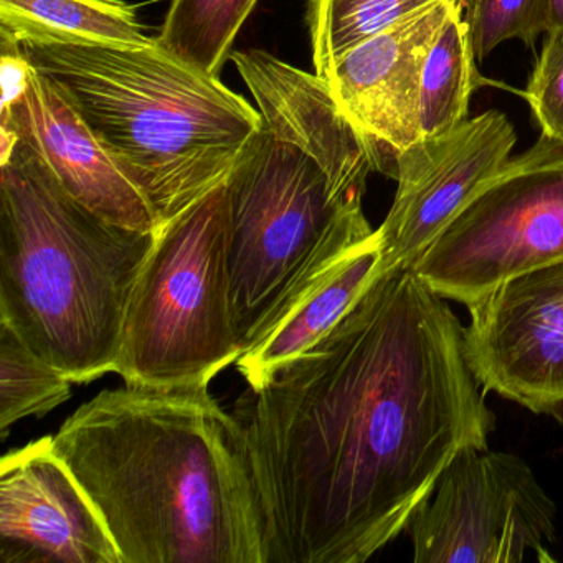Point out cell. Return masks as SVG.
<instances>
[{
    "label": "cell",
    "mask_w": 563,
    "mask_h": 563,
    "mask_svg": "<svg viewBox=\"0 0 563 563\" xmlns=\"http://www.w3.org/2000/svg\"><path fill=\"white\" fill-rule=\"evenodd\" d=\"M464 347L484 390L563 424V260L467 302Z\"/></svg>",
    "instance_id": "cell-9"
},
{
    "label": "cell",
    "mask_w": 563,
    "mask_h": 563,
    "mask_svg": "<svg viewBox=\"0 0 563 563\" xmlns=\"http://www.w3.org/2000/svg\"><path fill=\"white\" fill-rule=\"evenodd\" d=\"M209 385L124 382L52 437L121 563H266L242 431Z\"/></svg>",
    "instance_id": "cell-2"
},
{
    "label": "cell",
    "mask_w": 563,
    "mask_h": 563,
    "mask_svg": "<svg viewBox=\"0 0 563 563\" xmlns=\"http://www.w3.org/2000/svg\"><path fill=\"white\" fill-rule=\"evenodd\" d=\"M555 504L526 461L466 446L444 467L407 530L417 563H519L550 560Z\"/></svg>",
    "instance_id": "cell-8"
},
{
    "label": "cell",
    "mask_w": 563,
    "mask_h": 563,
    "mask_svg": "<svg viewBox=\"0 0 563 563\" xmlns=\"http://www.w3.org/2000/svg\"><path fill=\"white\" fill-rule=\"evenodd\" d=\"M227 183L161 227L128 302L114 374L130 384H210L235 364Z\"/></svg>",
    "instance_id": "cell-6"
},
{
    "label": "cell",
    "mask_w": 563,
    "mask_h": 563,
    "mask_svg": "<svg viewBox=\"0 0 563 563\" xmlns=\"http://www.w3.org/2000/svg\"><path fill=\"white\" fill-rule=\"evenodd\" d=\"M0 133L27 144L78 202L108 222L159 230L140 190L121 173L84 118L27 62L18 90L2 98Z\"/></svg>",
    "instance_id": "cell-13"
},
{
    "label": "cell",
    "mask_w": 563,
    "mask_h": 563,
    "mask_svg": "<svg viewBox=\"0 0 563 563\" xmlns=\"http://www.w3.org/2000/svg\"><path fill=\"white\" fill-rule=\"evenodd\" d=\"M516 143L509 118L490 110L444 136L420 140L401 151L397 196L377 229L378 272L410 268L481 184L509 161Z\"/></svg>",
    "instance_id": "cell-10"
},
{
    "label": "cell",
    "mask_w": 563,
    "mask_h": 563,
    "mask_svg": "<svg viewBox=\"0 0 563 563\" xmlns=\"http://www.w3.org/2000/svg\"><path fill=\"white\" fill-rule=\"evenodd\" d=\"M563 260V141L540 134L481 184L410 266L444 299L467 302L510 276Z\"/></svg>",
    "instance_id": "cell-7"
},
{
    "label": "cell",
    "mask_w": 563,
    "mask_h": 563,
    "mask_svg": "<svg viewBox=\"0 0 563 563\" xmlns=\"http://www.w3.org/2000/svg\"><path fill=\"white\" fill-rule=\"evenodd\" d=\"M549 8V31L563 29V0H547Z\"/></svg>",
    "instance_id": "cell-22"
},
{
    "label": "cell",
    "mask_w": 563,
    "mask_h": 563,
    "mask_svg": "<svg viewBox=\"0 0 563 563\" xmlns=\"http://www.w3.org/2000/svg\"><path fill=\"white\" fill-rule=\"evenodd\" d=\"M464 328L413 269L378 272L344 318L232 415L266 563H362L407 530L444 467L494 428Z\"/></svg>",
    "instance_id": "cell-1"
},
{
    "label": "cell",
    "mask_w": 563,
    "mask_h": 563,
    "mask_svg": "<svg viewBox=\"0 0 563 563\" xmlns=\"http://www.w3.org/2000/svg\"><path fill=\"white\" fill-rule=\"evenodd\" d=\"M434 0L328 65L324 78L345 117L372 141L395 179L397 156L420 141L418 103L424 62L457 5Z\"/></svg>",
    "instance_id": "cell-11"
},
{
    "label": "cell",
    "mask_w": 563,
    "mask_h": 563,
    "mask_svg": "<svg viewBox=\"0 0 563 563\" xmlns=\"http://www.w3.org/2000/svg\"><path fill=\"white\" fill-rule=\"evenodd\" d=\"M464 4L451 12L438 34L421 75L418 128L420 140L444 136L470 120L474 91L493 85L476 67Z\"/></svg>",
    "instance_id": "cell-16"
},
{
    "label": "cell",
    "mask_w": 563,
    "mask_h": 563,
    "mask_svg": "<svg viewBox=\"0 0 563 563\" xmlns=\"http://www.w3.org/2000/svg\"><path fill=\"white\" fill-rule=\"evenodd\" d=\"M22 57L84 118L164 227L225 184L262 114L161 47L25 41Z\"/></svg>",
    "instance_id": "cell-5"
},
{
    "label": "cell",
    "mask_w": 563,
    "mask_h": 563,
    "mask_svg": "<svg viewBox=\"0 0 563 563\" xmlns=\"http://www.w3.org/2000/svg\"><path fill=\"white\" fill-rule=\"evenodd\" d=\"M2 41L146 47L134 5L124 0H0Z\"/></svg>",
    "instance_id": "cell-15"
},
{
    "label": "cell",
    "mask_w": 563,
    "mask_h": 563,
    "mask_svg": "<svg viewBox=\"0 0 563 563\" xmlns=\"http://www.w3.org/2000/svg\"><path fill=\"white\" fill-rule=\"evenodd\" d=\"M380 260V239L364 210L334 230L236 358L249 387H260L331 331L377 275Z\"/></svg>",
    "instance_id": "cell-14"
},
{
    "label": "cell",
    "mask_w": 563,
    "mask_h": 563,
    "mask_svg": "<svg viewBox=\"0 0 563 563\" xmlns=\"http://www.w3.org/2000/svg\"><path fill=\"white\" fill-rule=\"evenodd\" d=\"M256 4L258 0H170L157 42L184 64L220 77Z\"/></svg>",
    "instance_id": "cell-17"
},
{
    "label": "cell",
    "mask_w": 563,
    "mask_h": 563,
    "mask_svg": "<svg viewBox=\"0 0 563 563\" xmlns=\"http://www.w3.org/2000/svg\"><path fill=\"white\" fill-rule=\"evenodd\" d=\"M262 131L227 180L233 328L242 351L322 243L361 212L374 143L345 117L324 78L258 48L233 52Z\"/></svg>",
    "instance_id": "cell-3"
},
{
    "label": "cell",
    "mask_w": 563,
    "mask_h": 563,
    "mask_svg": "<svg viewBox=\"0 0 563 563\" xmlns=\"http://www.w3.org/2000/svg\"><path fill=\"white\" fill-rule=\"evenodd\" d=\"M70 378L38 357L0 321V433L29 417H44L71 397Z\"/></svg>",
    "instance_id": "cell-18"
},
{
    "label": "cell",
    "mask_w": 563,
    "mask_h": 563,
    "mask_svg": "<svg viewBox=\"0 0 563 563\" xmlns=\"http://www.w3.org/2000/svg\"><path fill=\"white\" fill-rule=\"evenodd\" d=\"M0 562L121 563L120 552L52 437L0 463Z\"/></svg>",
    "instance_id": "cell-12"
},
{
    "label": "cell",
    "mask_w": 563,
    "mask_h": 563,
    "mask_svg": "<svg viewBox=\"0 0 563 563\" xmlns=\"http://www.w3.org/2000/svg\"><path fill=\"white\" fill-rule=\"evenodd\" d=\"M522 97L542 133L563 141V29L547 32Z\"/></svg>",
    "instance_id": "cell-21"
},
{
    "label": "cell",
    "mask_w": 563,
    "mask_h": 563,
    "mask_svg": "<svg viewBox=\"0 0 563 563\" xmlns=\"http://www.w3.org/2000/svg\"><path fill=\"white\" fill-rule=\"evenodd\" d=\"M156 233L91 212L27 144L5 141L0 321L74 384L117 371L128 302Z\"/></svg>",
    "instance_id": "cell-4"
},
{
    "label": "cell",
    "mask_w": 563,
    "mask_h": 563,
    "mask_svg": "<svg viewBox=\"0 0 563 563\" xmlns=\"http://www.w3.org/2000/svg\"><path fill=\"white\" fill-rule=\"evenodd\" d=\"M463 18L477 60L514 38L533 47L549 31L547 0H466Z\"/></svg>",
    "instance_id": "cell-20"
},
{
    "label": "cell",
    "mask_w": 563,
    "mask_h": 563,
    "mask_svg": "<svg viewBox=\"0 0 563 563\" xmlns=\"http://www.w3.org/2000/svg\"><path fill=\"white\" fill-rule=\"evenodd\" d=\"M434 0H309L314 74Z\"/></svg>",
    "instance_id": "cell-19"
}]
</instances>
